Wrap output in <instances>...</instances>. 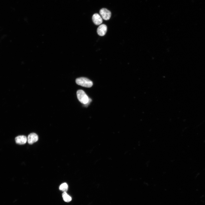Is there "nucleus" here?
Wrapping results in <instances>:
<instances>
[{
  "mask_svg": "<svg viewBox=\"0 0 205 205\" xmlns=\"http://www.w3.org/2000/svg\"><path fill=\"white\" fill-rule=\"evenodd\" d=\"M92 19L93 23L96 25L101 24L102 22L101 17L98 13H95L93 16Z\"/></svg>",
  "mask_w": 205,
  "mask_h": 205,
  "instance_id": "obj_5",
  "label": "nucleus"
},
{
  "mask_svg": "<svg viewBox=\"0 0 205 205\" xmlns=\"http://www.w3.org/2000/svg\"><path fill=\"white\" fill-rule=\"evenodd\" d=\"M75 81L77 85L86 87H91L93 85L92 81L84 77L77 78L76 79Z\"/></svg>",
  "mask_w": 205,
  "mask_h": 205,
  "instance_id": "obj_2",
  "label": "nucleus"
},
{
  "mask_svg": "<svg viewBox=\"0 0 205 205\" xmlns=\"http://www.w3.org/2000/svg\"><path fill=\"white\" fill-rule=\"evenodd\" d=\"M107 30V27L105 24L100 25L98 28L97 30V33L99 35L102 36L105 35Z\"/></svg>",
  "mask_w": 205,
  "mask_h": 205,
  "instance_id": "obj_4",
  "label": "nucleus"
},
{
  "mask_svg": "<svg viewBox=\"0 0 205 205\" xmlns=\"http://www.w3.org/2000/svg\"><path fill=\"white\" fill-rule=\"evenodd\" d=\"M16 142L19 144H23L26 143L27 141L26 137L23 135L19 136L15 138Z\"/></svg>",
  "mask_w": 205,
  "mask_h": 205,
  "instance_id": "obj_7",
  "label": "nucleus"
},
{
  "mask_svg": "<svg viewBox=\"0 0 205 205\" xmlns=\"http://www.w3.org/2000/svg\"><path fill=\"white\" fill-rule=\"evenodd\" d=\"M62 196L63 200L65 202H69L71 200V197L68 195L66 192H63L62 194Z\"/></svg>",
  "mask_w": 205,
  "mask_h": 205,
  "instance_id": "obj_8",
  "label": "nucleus"
},
{
  "mask_svg": "<svg viewBox=\"0 0 205 205\" xmlns=\"http://www.w3.org/2000/svg\"><path fill=\"white\" fill-rule=\"evenodd\" d=\"M38 136L36 134L32 133L30 134L27 138V140L28 144H32L38 140Z\"/></svg>",
  "mask_w": 205,
  "mask_h": 205,
  "instance_id": "obj_6",
  "label": "nucleus"
},
{
  "mask_svg": "<svg viewBox=\"0 0 205 205\" xmlns=\"http://www.w3.org/2000/svg\"><path fill=\"white\" fill-rule=\"evenodd\" d=\"M68 188V185L66 183L62 184L59 187L60 189L63 192H66Z\"/></svg>",
  "mask_w": 205,
  "mask_h": 205,
  "instance_id": "obj_9",
  "label": "nucleus"
},
{
  "mask_svg": "<svg viewBox=\"0 0 205 205\" xmlns=\"http://www.w3.org/2000/svg\"><path fill=\"white\" fill-rule=\"evenodd\" d=\"M77 99L81 103L87 104L90 103L91 100L89 98L85 92L83 90H78L77 92Z\"/></svg>",
  "mask_w": 205,
  "mask_h": 205,
  "instance_id": "obj_1",
  "label": "nucleus"
},
{
  "mask_svg": "<svg viewBox=\"0 0 205 205\" xmlns=\"http://www.w3.org/2000/svg\"><path fill=\"white\" fill-rule=\"evenodd\" d=\"M99 13L102 18L105 20H108L111 16L110 11L106 8L101 9Z\"/></svg>",
  "mask_w": 205,
  "mask_h": 205,
  "instance_id": "obj_3",
  "label": "nucleus"
}]
</instances>
